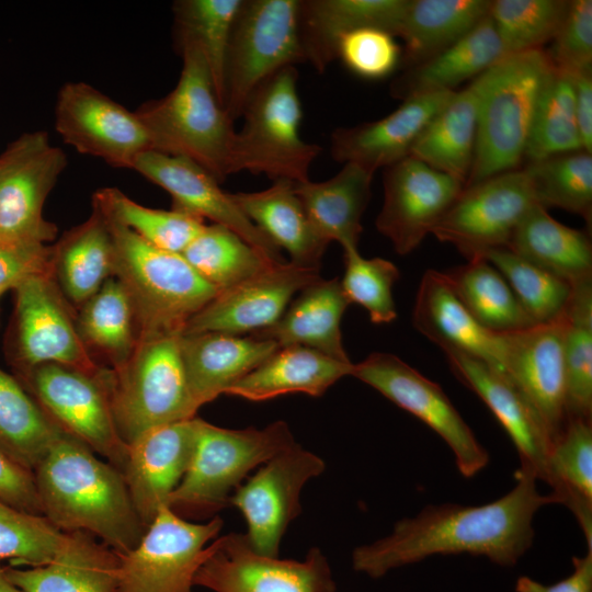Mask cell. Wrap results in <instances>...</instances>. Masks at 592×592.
Returning <instances> with one entry per match:
<instances>
[{"instance_id":"cell-25","label":"cell","mask_w":592,"mask_h":592,"mask_svg":"<svg viewBox=\"0 0 592 592\" xmlns=\"http://www.w3.org/2000/svg\"><path fill=\"white\" fill-rule=\"evenodd\" d=\"M455 91H437L408 98L387 116L352 127H339L330 137L331 157L372 172L410 155L411 148Z\"/></svg>"},{"instance_id":"cell-40","label":"cell","mask_w":592,"mask_h":592,"mask_svg":"<svg viewBox=\"0 0 592 592\" xmlns=\"http://www.w3.org/2000/svg\"><path fill=\"white\" fill-rule=\"evenodd\" d=\"M61 432L20 382L0 368V452L33 473Z\"/></svg>"},{"instance_id":"cell-37","label":"cell","mask_w":592,"mask_h":592,"mask_svg":"<svg viewBox=\"0 0 592 592\" xmlns=\"http://www.w3.org/2000/svg\"><path fill=\"white\" fill-rule=\"evenodd\" d=\"M88 220L53 247V272L66 296L84 304L113 274V239L102 210L92 203Z\"/></svg>"},{"instance_id":"cell-16","label":"cell","mask_w":592,"mask_h":592,"mask_svg":"<svg viewBox=\"0 0 592 592\" xmlns=\"http://www.w3.org/2000/svg\"><path fill=\"white\" fill-rule=\"evenodd\" d=\"M325 460L294 444L261 465L230 497L229 505L243 515L250 547L258 554L278 557L289 523L300 511L305 483L323 473Z\"/></svg>"},{"instance_id":"cell-50","label":"cell","mask_w":592,"mask_h":592,"mask_svg":"<svg viewBox=\"0 0 592 592\" xmlns=\"http://www.w3.org/2000/svg\"><path fill=\"white\" fill-rule=\"evenodd\" d=\"M581 149L572 78L551 67L539 94L524 161Z\"/></svg>"},{"instance_id":"cell-11","label":"cell","mask_w":592,"mask_h":592,"mask_svg":"<svg viewBox=\"0 0 592 592\" xmlns=\"http://www.w3.org/2000/svg\"><path fill=\"white\" fill-rule=\"evenodd\" d=\"M351 376L373 387L432 429L451 448L462 476L471 478L490 460L488 451L440 385L398 356L375 352L353 364Z\"/></svg>"},{"instance_id":"cell-49","label":"cell","mask_w":592,"mask_h":592,"mask_svg":"<svg viewBox=\"0 0 592 592\" xmlns=\"http://www.w3.org/2000/svg\"><path fill=\"white\" fill-rule=\"evenodd\" d=\"M479 259L486 260L502 274L534 325L561 320L573 291L568 282L508 248L488 250Z\"/></svg>"},{"instance_id":"cell-28","label":"cell","mask_w":592,"mask_h":592,"mask_svg":"<svg viewBox=\"0 0 592 592\" xmlns=\"http://www.w3.org/2000/svg\"><path fill=\"white\" fill-rule=\"evenodd\" d=\"M410 0H300L299 35L305 56L323 72L337 59L340 38L375 27L398 35Z\"/></svg>"},{"instance_id":"cell-5","label":"cell","mask_w":592,"mask_h":592,"mask_svg":"<svg viewBox=\"0 0 592 592\" xmlns=\"http://www.w3.org/2000/svg\"><path fill=\"white\" fill-rule=\"evenodd\" d=\"M195 424L192 458L167 504L183 519L216 516L252 469L296 444L281 420L263 429H226L201 418Z\"/></svg>"},{"instance_id":"cell-4","label":"cell","mask_w":592,"mask_h":592,"mask_svg":"<svg viewBox=\"0 0 592 592\" xmlns=\"http://www.w3.org/2000/svg\"><path fill=\"white\" fill-rule=\"evenodd\" d=\"M104 216L113 239V274L132 299L138 339L181 334L218 291L182 254L159 249Z\"/></svg>"},{"instance_id":"cell-51","label":"cell","mask_w":592,"mask_h":592,"mask_svg":"<svg viewBox=\"0 0 592 592\" xmlns=\"http://www.w3.org/2000/svg\"><path fill=\"white\" fill-rule=\"evenodd\" d=\"M569 0H492L489 18L505 56L543 49L558 32Z\"/></svg>"},{"instance_id":"cell-41","label":"cell","mask_w":592,"mask_h":592,"mask_svg":"<svg viewBox=\"0 0 592 592\" xmlns=\"http://www.w3.org/2000/svg\"><path fill=\"white\" fill-rule=\"evenodd\" d=\"M456 296L486 329L508 334L535 326L502 274L483 259L444 272Z\"/></svg>"},{"instance_id":"cell-7","label":"cell","mask_w":592,"mask_h":592,"mask_svg":"<svg viewBox=\"0 0 592 592\" xmlns=\"http://www.w3.org/2000/svg\"><path fill=\"white\" fill-rule=\"evenodd\" d=\"M180 334L138 339L125 364L110 371V402L117 433L130 444L156 428L195 417L179 346Z\"/></svg>"},{"instance_id":"cell-9","label":"cell","mask_w":592,"mask_h":592,"mask_svg":"<svg viewBox=\"0 0 592 592\" xmlns=\"http://www.w3.org/2000/svg\"><path fill=\"white\" fill-rule=\"evenodd\" d=\"M300 0H242L225 64L224 110L238 119L252 92L278 70L304 62Z\"/></svg>"},{"instance_id":"cell-31","label":"cell","mask_w":592,"mask_h":592,"mask_svg":"<svg viewBox=\"0 0 592 592\" xmlns=\"http://www.w3.org/2000/svg\"><path fill=\"white\" fill-rule=\"evenodd\" d=\"M231 198L277 248L289 253L291 263L319 270L329 242L314 228L293 182L277 180L265 190L235 193Z\"/></svg>"},{"instance_id":"cell-53","label":"cell","mask_w":592,"mask_h":592,"mask_svg":"<svg viewBox=\"0 0 592 592\" xmlns=\"http://www.w3.org/2000/svg\"><path fill=\"white\" fill-rule=\"evenodd\" d=\"M401 48L391 33L364 27L344 34L337 47V58L354 75L383 79L395 71L401 61Z\"/></svg>"},{"instance_id":"cell-33","label":"cell","mask_w":592,"mask_h":592,"mask_svg":"<svg viewBox=\"0 0 592 592\" xmlns=\"http://www.w3.org/2000/svg\"><path fill=\"white\" fill-rule=\"evenodd\" d=\"M352 362H341L301 345L278 348L225 395L264 401L286 394L322 396L335 382L351 375Z\"/></svg>"},{"instance_id":"cell-19","label":"cell","mask_w":592,"mask_h":592,"mask_svg":"<svg viewBox=\"0 0 592 592\" xmlns=\"http://www.w3.org/2000/svg\"><path fill=\"white\" fill-rule=\"evenodd\" d=\"M321 278L318 271L291 262L276 263L219 292L184 326L181 334L224 332L251 334L272 327L293 296Z\"/></svg>"},{"instance_id":"cell-10","label":"cell","mask_w":592,"mask_h":592,"mask_svg":"<svg viewBox=\"0 0 592 592\" xmlns=\"http://www.w3.org/2000/svg\"><path fill=\"white\" fill-rule=\"evenodd\" d=\"M29 392L65 432L122 471L127 444L119 437L110 402V372L90 373L61 364L25 369Z\"/></svg>"},{"instance_id":"cell-45","label":"cell","mask_w":592,"mask_h":592,"mask_svg":"<svg viewBox=\"0 0 592 592\" xmlns=\"http://www.w3.org/2000/svg\"><path fill=\"white\" fill-rule=\"evenodd\" d=\"M91 536L66 533L45 516L32 514L0 500V560L10 566L37 567L81 547Z\"/></svg>"},{"instance_id":"cell-36","label":"cell","mask_w":592,"mask_h":592,"mask_svg":"<svg viewBox=\"0 0 592 592\" xmlns=\"http://www.w3.org/2000/svg\"><path fill=\"white\" fill-rule=\"evenodd\" d=\"M490 0H410L399 33L405 68L421 64L475 29L488 16Z\"/></svg>"},{"instance_id":"cell-6","label":"cell","mask_w":592,"mask_h":592,"mask_svg":"<svg viewBox=\"0 0 592 592\" xmlns=\"http://www.w3.org/2000/svg\"><path fill=\"white\" fill-rule=\"evenodd\" d=\"M550 64L544 49L504 56L483 92L470 173L464 186L520 169Z\"/></svg>"},{"instance_id":"cell-26","label":"cell","mask_w":592,"mask_h":592,"mask_svg":"<svg viewBox=\"0 0 592 592\" xmlns=\"http://www.w3.org/2000/svg\"><path fill=\"white\" fill-rule=\"evenodd\" d=\"M414 328L445 353L457 352L503 373V339L482 327L451 287L444 272L423 274L412 311Z\"/></svg>"},{"instance_id":"cell-23","label":"cell","mask_w":592,"mask_h":592,"mask_svg":"<svg viewBox=\"0 0 592 592\" xmlns=\"http://www.w3.org/2000/svg\"><path fill=\"white\" fill-rule=\"evenodd\" d=\"M445 354L455 377L487 405L512 440L520 468L548 483L553 441L535 410L504 373L462 353Z\"/></svg>"},{"instance_id":"cell-1","label":"cell","mask_w":592,"mask_h":592,"mask_svg":"<svg viewBox=\"0 0 592 592\" xmlns=\"http://www.w3.org/2000/svg\"><path fill=\"white\" fill-rule=\"evenodd\" d=\"M514 476V487L492 502L430 504L399 520L390 534L353 550V570L379 579L435 555L459 554L483 556L502 567L516 565L533 545L536 512L557 500L538 491L532 473L519 467Z\"/></svg>"},{"instance_id":"cell-30","label":"cell","mask_w":592,"mask_h":592,"mask_svg":"<svg viewBox=\"0 0 592 592\" xmlns=\"http://www.w3.org/2000/svg\"><path fill=\"white\" fill-rule=\"evenodd\" d=\"M349 305L339 278H319L298 293L272 327L251 335L272 340L278 348L301 345L351 362L341 334L342 316Z\"/></svg>"},{"instance_id":"cell-48","label":"cell","mask_w":592,"mask_h":592,"mask_svg":"<svg viewBox=\"0 0 592 592\" xmlns=\"http://www.w3.org/2000/svg\"><path fill=\"white\" fill-rule=\"evenodd\" d=\"M537 203L577 214L591 225L592 153L583 149L527 161L522 168Z\"/></svg>"},{"instance_id":"cell-34","label":"cell","mask_w":592,"mask_h":592,"mask_svg":"<svg viewBox=\"0 0 592 592\" xmlns=\"http://www.w3.org/2000/svg\"><path fill=\"white\" fill-rule=\"evenodd\" d=\"M489 15L468 34L432 58L405 68L390 86L394 98H408L437 91H455L462 82L475 79L504 57Z\"/></svg>"},{"instance_id":"cell-46","label":"cell","mask_w":592,"mask_h":592,"mask_svg":"<svg viewBox=\"0 0 592 592\" xmlns=\"http://www.w3.org/2000/svg\"><path fill=\"white\" fill-rule=\"evenodd\" d=\"M242 0H181L173 4L177 44L198 47L224 107V75L232 25Z\"/></svg>"},{"instance_id":"cell-55","label":"cell","mask_w":592,"mask_h":592,"mask_svg":"<svg viewBox=\"0 0 592 592\" xmlns=\"http://www.w3.org/2000/svg\"><path fill=\"white\" fill-rule=\"evenodd\" d=\"M54 249L45 243L0 242V297L25 280L53 274Z\"/></svg>"},{"instance_id":"cell-58","label":"cell","mask_w":592,"mask_h":592,"mask_svg":"<svg viewBox=\"0 0 592 592\" xmlns=\"http://www.w3.org/2000/svg\"><path fill=\"white\" fill-rule=\"evenodd\" d=\"M577 124L585 151L592 153V70L571 77Z\"/></svg>"},{"instance_id":"cell-59","label":"cell","mask_w":592,"mask_h":592,"mask_svg":"<svg viewBox=\"0 0 592 592\" xmlns=\"http://www.w3.org/2000/svg\"><path fill=\"white\" fill-rule=\"evenodd\" d=\"M0 592H24L13 584L5 576L4 566L0 565Z\"/></svg>"},{"instance_id":"cell-52","label":"cell","mask_w":592,"mask_h":592,"mask_svg":"<svg viewBox=\"0 0 592 592\" xmlns=\"http://www.w3.org/2000/svg\"><path fill=\"white\" fill-rule=\"evenodd\" d=\"M398 278L399 271L392 262L363 258L358 250L344 251L341 287L350 304L367 310L373 323H390L397 318L392 287Z\"/></svg>"},{"instance_id":"cell-57","label":"cell","mask_w":592,"mask_h":592,"mask_svg":"<svg viewBox=\"0 0 592 592\" xmlns=\"http://www.w3.org/2000/svg\"><path fill=\"white\" fill-rule=\"evenodd\" d=\"M572 565V572L553 584L521 576L515 582V592H592V549L582 557H573Z\"/></svg>"},{"instance_id":"cell-54","label":"cell","mask_w":592,"mask_h":592,"mask_svg":"<svg viewBox=\"0 0 592 592\" xmlns=\"http://www.w3.org/2000/svg\"><path fill=\"white\" fill-rule=\"evenodd\" d=\"M544 53L550 66L569 77L592 70V1L569 0L565 19Z\"/></svg>"},{"instance_id":"cell-20","label":"cell","mask_w":592,"mask_h":592,"mask_svg":"<svg viewBox=\"0 0 592 592\" xmlns=\"http://www.w3.org/2000/svg\"><path fill=\"white\" fill-rule=\"evenodd\" d=\"M132 169L166 190L174 209L221 225L271 261L286 262L281 249L249 220L231 194L224 192L219 182L200 164L181 156L148 150L137 157Z\"/></svg>"},{"instance_id":"cell-3","label":"cell","mask_w":592,"mask_h":592,"mask_svg":"<svg viewBox=\"0 0 592 592\" xmlns=\"http://www.w3.org/2000/svg\"><path fill=\"white\" fill-rule=\"evenodd\" d=\"M178 47L182 70L175 87L162 99L144 103L135 113L153 150L187 158L221 182L234 173V122L218 101L202 52L189 42Z\"/></svg>"},{"instance_id":"cell-56","label":"cell","mask_w":592,"mask_h":592,"mask_svg":"<svg viewBox=\"0 0 592 592\" xmlns=\"http://www.w3.org/2000/svg\"><path fill=\"white\" fill-rule=\"evenodd\" d=\"M0 500L19 510L43 515L33 473L0 452Z\"/></svg>"},{"instance_id":"cell-29","label":"cell","mask_w":592,"mask_h":592,"mask_svg":"<svg viewBox=\"0 0 592 592\" xmlns=\"http://www.w3.org/2000/svg\"><path fill=\"white\" fill-rule=\"evenodd\" d=\"M491 68L463 90L455 91L423 129L409 155L464 185L474 160L479 109Z\"/></svg>"},{"instance_id":"cell-27","label":"cell","mask_w":592,"mask_h":592,"mask_svg":"<svg viewBox=\"0 0 592 592\" xmlns=\"http://www.w3.org/2000/svg\"><path fill=\"white\" fill-rule=\"evenodd\" d=\"M179 346L198 409L225 394L278 349L272 340L224 332L180 334Z\"/></svg>"},{"instance_id":"cell-2","label":"cell","mask_w":592,"mask_h":592,"mask_svg":"<svg viewBox=\"0 0 592 592\" xmlns=\"http://www.w3.org/2000/svg\"><path fill=\"white\" fill-rule=\"evenodd\" d=\"M33 476L43 516L60 531L96 536L118 555L144 536L122 473L64 430Z\"/></svg>"},{"instance_id":"cell-8","label":"cell","mask_w":592,"mask_h":592,"mask_svg":"<svg viewBox=\"0 0 592 592\" xmlns=\"http://www.w3.org/2000/svg\"><path fill=\"white\" fill-rule=\"evenodd\" d=\"M295 66L264 80L248 99L236 132L232 172L265 174L273 181L301 183L309 180L311 163L321 148L299 133L303 111Z\"/></svg>"},{"instance_id":"cell-18","label":"cell","mask_w":592,"mask_h":592,"mask_svg":"<svg viewBox=\"0 0 592 592\" xmlns=\"http://www.w3.org/2000/svg\"><path fill=\"white\" fill-rule=\"evenodd\" d=\"M383 186L384 202L376 228L398 254L405 255L432 234L464 183L408 156L384 169Z\"/></svg>"},{"instance_id":"cell-39","label":"cell","mask_w":592,"mask_h":592,"mask_svg":"<svg viewBox=\"0 0 592 592\" xmlns=\"http://www.w3.org/2000/svg\"><path fill=\"white\" fill-rule=\"evenodd\" d=\"M119 555L90 537L81 547L47 565L4 566L7 578L24 592H114Z\"/></svg>"},{"instance_id":"cell-32","label":"cell","mask_w":592,"mask_h":592,"mask_svg":"<svg viewBox=\"0 0 592 592\" xmlns=\"http://www.w3.org/2000/svg\"><path fill=\"white\" fill-rule=\"evenodd\" d=\"M373 177L374 172L348 162L326 181L294 183L316 231L329 243L339 242L343 252L358 250L361 220L371 200Z\"/></svg>"},{"instance_id":"cell-15","label":"cell","mask_w":592,"mask_h":592,"mask_svg":"<svg viewBox=\"0 0 592 592\" xmlns=\"http://www.w3.org/2000/svg\"><path fill=\"white\" fill-rule=\"evenodd\" d=\"M538 204L520 168L464 186L432 235L453 244L467 260L506 248L526 214Z\"/></svg>"},{"instance_id":"cell-17","label":"cell","mask_w":592,"mask_h":592,"mask_svg":"<svg viewBox=\"0 0 592 592\" xmlns=\"http://www.w3.org/2000/svg\"><path fill=\"white\" fill-rule=\"evenodd\" d=\"M55 129L80 153L100 158L115 168L132 169L140 153L153 150L135 111L86 82H67L59 89Z\"/></svg>"},{"instance_id":"cell-24","label":"cell","mask_w":592,"mask_h":592,"mask_svg":"<svg viewBox=\"0 0 592 592\" xmlns=\"http://www.w3.org/2000/svg\"><path fill=\"white\" fill-rule=\"evenodd\" d=\"M195 418L150 430L127 445L121 473L146 530L168 504L189 467L195 445Z\"/></svg>"},{"instance_id":"cell-21","label":"cell","mask_w":592,"mask_h":592,"mask_svg":"<svg viewBox=\"0 0 592 592\" xmlns=\"http://www.w3.org/2000/svg\"><path fill=\"white\" fill-rule=\"evenodd\" d=\"M503 373L544 423L551 441L568 417L561 320L502 334Z\"/></svg>"},{"instance_id":"cell-14","label":"cell","mask_w":592,"mask_h":592,"mask_svg":"<svg viewBox=\"0 0 592 592\" xmlns=\"http://www.w3.org/2000/svg\"><path fill=\"white\" fill-rule=\"evenodd\" d=\"M194 585L214 592H335L331 567L314 547L305 559H280L255 553L244 534L229 533L207 546Z\"/></svg>"},{"instance_id":"cell-13","label":"cell","mask_w":592,"mask_h":592,"mask_svg":"<svg viewBox=\"0 0 592 592\" xmlns=\"http://www.w3.org/2000/svg\"><path fill=\"white\" fill-rule=\"evenodd\" d=\"M67 166L43 130L25 133L0 155V242L45 243L57 234L45 201Z\"/></svg>"},{"instance_id":"cell-44","label":"cell","mask_w":592,"mask_h":592,"mask_svg":"<svg viewBox=\"0 0 592 592\" xmlns=\"http://www.w3.org/2000/svg\"><path fill=\"white\" fill-rule=\"evenodd\" d=\"M561 325L567 417L592 420V281L573 286Z\"/></svg>"},{"instance_id":"cell-42","label":"cell","mask_w":592,"mask_h":592,"mask_svg":"<svg viewBox=\"0 0 592 592\" xmlns=\"http://www.w3.org/2000/svg\"><path fill=\"white\" fill-rule=\"evenodd\" d=\"M135 322L126 288L117 277H110L83 304L77 330L86 348L105 354L115 369L127 362L136 348Z\"/></svg>"},{"instance_id":"cell-47","label":"cell","mask_w":592,"mask_h":592,"mask_svg":"<svg viewBox=\"0 0 592 592\" xmlns=\"http://www.w3.org/2000/svg\"><path fill=\"white\" fill-rule=\"evenodd\" d=\"M92 203L148 243L173 253L181 254L205 225L203 219L174 208L164 210L140 205L116 187L100 189Z\"/></svg>"},{"instance_id":"cell-43","label":"cell","mask_w":592,"mask_h":592,"mask_svg":"<svg viewBox=\"0 0 592 592\" xmlns=\"http://www.w3.org/2000/svg\"><path fill=\"white\" fill-rule=\"evenodd\" d=\"M181 254L218 293L276 264L239 235L217 224L204 225Z\"/></svg>"},{"instance_id":"cell-35","label":"cell","mask_w":592,"mask_h":592,"mask_svg":"<svg viewBox=\"0 0 592 592\" xmlns=\"http://www.w3.org/2000/svg\"><path fill=\"white\" fill-rule=\"evenodd\" d=\"M570 285L592 281V243L588 235L553 218L536 204L506 247Z\"/></svg>"},{"instance_id":"cell-22","label":"cell","mask_w":592,"mask_h":592,"mask_svg":"<svg viewBox=\"0 0 592 592\" xmlns=\"http://www.w3.org/2000/svg\"><path fill=\"white\" fill-rule=\"evenodd\" d=\"M15 292L16 346L23 366L61 364L99 372L57 293L52 275L30 277Z\"/></svg>"},{"instance_id":"cell-38","label":"cell","mask_w":592,"mask_h":592,"mask_svg":"<svg viewBox=\"0 0 592 592\" xmlns=\"http://www.w3.org/2000/svg\"><path fill=\"white\" fill-rule=\"evenodd\" d=\"M557 504L576 517L592 549V420L569 419L548 456V483Z\"/></svg>"},{"instance_id":"cell-12","label":"cell","mask_w":592,"mask_h":592,"mask_svg":"<svg viewBox=\"0 0 592 592\" xmlns=\"http://www.w3.org/2000/svg\"><path fill=\"white\" fill-rule=\"evenodd\" d=\"M219 516L200 524L161 508L138 545L119 555L114 592H192L207 544L223 528Z\"/></svg>"}]
</instances>
